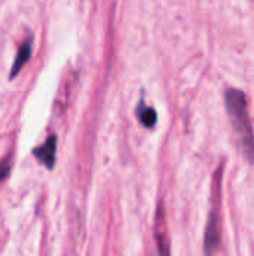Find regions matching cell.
Wrapping results in <instances>:
<instances>
[{
    "mask_svg": "<svg viewBox=\"0 0 254 256\" xmlns=\"http://www.w3.org/2000/svg\"><path fill=\"white\" fill-rule=\"evenodd\" d=\"M219 243H220L219 222H217L216 213L213 212L210 214V219H208V224H207V228H205V246H204L205 254L211 255L219 248Z\"/></svg>",
    "mask_w": 254,
    "mask_h": 256,
    "instance_id": "3",
    "label": "cell"
},
{
    "mask_svg": "<svg viewBox=\"0 0 254 256\" xmlns=\"http://www.w3.org/2000/svg\"><path fill=\"white\" fill-rule=\"evenodd\" d=\"M33 156L46 170H52L55 165V156H57V136L51 135L46 138V141L43 144L33 148Z\"/></svg>",
    "mask_w": 254,
    "mask_h": 256,
    "instance_id": "2",
    "label": "cell"
},
{
    "mask_svg": "<svg viewBox=\"0 0 254 256\" xmlns=\"http://www.w3.org/2000/svg\"><path fill=\"white\" fill-rule=\"evenodd\" d=\"M225 105L244 156L254 162V130L244 92L238 88H228L225 93Z\"/></svg>",
    "mask_w": 254,
    "mask_h": 256,
    "instance_id": "1",
    "label": "cell"
},
{
    "mask_svg": "<svg viewBox=\"0 0 254 256\" xmlns=\"http://www.w3.org/2000/svg\"><path fill=\"white\" fill-rule=\"evenodd\" d=\"M138 117L145 128H153L157 122V112L151 106H145L144 102L138 106Z\"/></svg>",
    "mask_w": 254,
    "mask_h": 256,
    "instance_id": "5",
    "label": "cell"
},
{
    "mask_svg": "<svg viewBox=\"0 0 254 256\" xmlns=\"http://www.w3.org/2000/svg\"><path fill=\"white\" fill-rule=\"evenodd\" d=\"M31 46H33V40L30 38L25 39L19 45V48L16 51V56H15V60L12 63V68H10V72H9V80H13L19 74V70L24 68V64L28 62V58L31 56Z\"/></svg>",
    "mask_w": 254,
    "mask_h": 256,
    "instance_id": "4",
    "label": "cell"
},
{
    "mask_svg": "<svg viewBox=\"0 0 254 256\" xmlns=\"http://www.w3.org/2000/svg\"><path fill=\"white\" fill-rule=\"evenodd\" d=\"M9 171H10V162L7 159L0 160V182H3L9 176Z\"/></svg>",
    "mask_w": 254,
    "mask_h": 256,
    "instance_id": "6",
    "label": "cell"
}]
</instances>
